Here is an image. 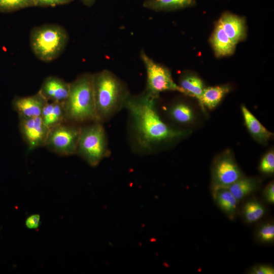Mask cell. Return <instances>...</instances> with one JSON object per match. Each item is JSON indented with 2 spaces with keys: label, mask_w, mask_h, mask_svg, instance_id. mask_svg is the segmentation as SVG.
Masks as SVG:
<instances>
[{
  "label": "cell",
  "mask_w": 274,
  "mask_h": 274,
  "mask_svg": "<svg viewBox=\"0 0 274 274\" xmlns=\"http://www.w3.org/2000/svg\"><path fill=\"white\" fill-rule=\"evenodd\" d=\"M156 98L147 92L127 97L124 108L129 114L133 147L142 153H150L162 144L183 137L186 132L170 127L159 116Z\"/></svg>",
  "instance_id": "cell-1"
},
{
  "label": "cell",
  "mask_w": 274,
  "mask_h": 274,
  "mask_svg": "<svg viewBox=\"0 0 274 274\" xmlns=\"http://www.w3.org/2000/svg\"><path fill=\"white\" fill-rule=\"evenodd\" d=\"M93 83L97 120L102 123L124 108L129 94L121 82L108 70L93 74Z\"/></svg>",
  "instance_id": "cell-2"
},
{
  "label": "cell",
  "mask_w": 274,
  "mask_h": 274,
  "mask_svg": "<svg viewBox=\"0 0 274 274\" xmlns=\"http://www.w3.org/2000/svg\"><path fill=\"white\" fill-rule=\"evenodd\" d=\"M63 105L65 119L67 122L81 125L98 122L93 74H83L70 83L69 94Z\"/></svg>",
  "instance_id": "cell-3"
},
{
  "label": "cell",
  "mask_w": 274,
  "mask_h": 274,
  "mask_svg": "<svg viewBox=\"0 0 274 274\" xmlns=\"http://www.w3.org/2000/svg\"><path fill=\"white\" fill-rule=\"evenodd\" d=\"M68 40L64 27L57 24H45L34 28L30 35V45L39 59L51 61L63 52Z\"/></svg>",
  "instance_id": "cell-4"
},
{
  "label": "cell",
  "mask_w": 274,
  "mask_h": 274,
  "mask_svg": "<svg viewBox=\"0 0 274 274\" xmlns=\"http://www.w3.org/2000/svg\"><path fill=\"white\" fill-rule=\"evenodd\" d=\"M105 129L99 122L81 126L76 154L92 166L109 154Z\"/></svg>",
  "instance_id": "cell-5"
},
{
  "label": "cell",
  "mask_w": 274,
  "mask_h": 274,
  "mask_svg": "<svg viewBox=\"0 0 274 274\" xmlns=\"http://www.w3.org/2000/svg\"><path fill=\"white\" fill-rule=\"evenodd\" d=\"M81 125L67 122L49 129L46 147L61 156L76 154Z\"/></svg>",
  "instance_id": "cell-6"
},
{
  "label": "cell",
  "mask_w": 274,
  "mask_h": 274,
  "mask_svg": "<svg viewBox=\"0 0 274 274\" xmlns=\"http://www.w3.org/2000/svg\"><path fill=\"white\" fill-rule=\"evenodd\" d=\"M141 57L147 73L146 92L157 98L160 93L165 91H176L184 94V90L174 81L170 71L155 62L144 51Z\"/></svg>",
  "instance_id": "cell-7"
},
{
  "label": "cell",
  "mask_w": 274,
  "mask_h": 274,
  "mask_svg": "<svg viewBox=\"0 0 274 274\" xmlns=\"http://www.w3.org/2000/svg\"><path fill=\"white\" fill-rule=\"evenodd\" d=\"M243 176L232 154L229 151L215 160L212 170V190L228 187Z\"/></svg>",
  "instance_id": "cell-8"
},
{
  "label": "cell",
  "mask_w": 274,
  "mask_h": 274,
  "mask_svg": "<svg viewBox=\"0 0 274 274\" xmlns=\"http://www.w3.org/2000/svg\"><path fill=\"white\" fill-rule=\"evenodd\" d=\"M19 131L28 150L31 151L44 146L49 128L41 117L19 118Z\"/></svg>",
  "instance_id": "cell-9"
},
{
  "label": "cell",
  "mask_w": 274,
  "mask_h": 274,
  "mask_svg": "<svg viewBox=\"0 0 274 274\" xmlns=\"http://www.w3.org/2000/svg\"><path fill=\"white\" fill-rule=\"evenodd\" d=\"M47 101L38 91L28 96H16L12 105L19 118H34L41 117L43 108Z\"/></svg>",
  "instance_id": "cell-10"
},
{
  "label": "cell",
  "mask_w": 274,
  "mask_h": 274,
  "mask_svg": "<svg viewBox=\"0 0 274 274\" xmlns=\"http://www.w3.org/2000/svg\"><path fill=\"white\" fill-rule=\"evenodd\" d=\"M70 87V83L55 76L46 78L39 92L48 101L64 103L67 99Z\"/></svg>",
  "instance_id": "cell-11"
},
{
  "label": "cell",
  "mask_w": 274,
  "mask_h": 274,
  "mask_svg": "<svg viewBox=\"0 0 274 274\" xmlns=\"http://www.w3.org/2000/svg\"><path fill=\"white\" fill-rule=\"evenodd\" d=\"M219 23L232 41L236 45L245 35L244 20L233 14L226 13L220 18Z\"/></svg>",
  "instance_id": "cell-12"
},
{
  "label": "cell",
  "mask_w": 274,
  "mask_h": 274,
  "mask_svg": "<svg viewBox=\"0 0 274 274\" xmlns=\"http://www.w3.org/2000/svg\"><path fill=\"white\" fill-rule=\"evenodd\" d=\"M245 125L252 136L259 143H267L273 135V133L268 130L244 105L241 107Z\"/></svg>",
  "instance_id": "cell-13"
},
{
  "label": "cell",
  "mask_w": 274,
  "mask_h": 274,
  "mask_svg": "<svg viewBox=\"0 0 274 274\" xmlns=\"http://www.w3.org/2000/svg\"><path fill=\"white\" fill-rule=\"evenodd\" d=\"M41 117L49 129L66 122L63 103L47 101L43 108Z\"/></svg>",
  "instance_id": "cell-14"
},
{
  "label": "cell",
  "mask_w": 274,
  "mask_h": 274,
  "mask_svg": "<svg viewBox=\"0 0 274 274\" xmlns=\"http://www.w3.org/2000/svg\"><path fill=\"white\" fill-rule=\"evenodd\" d=\"M213 198L219 208L231 220L235 217L238 200L228 188H220L212 191Z\"/></svg>",
  "instance_id": "cell-15"
},
{
  "label": "cell",
  "mask_w": 274,
  "mask_h": 274,
  "mask_svg": "<svg viewBox=\"0 0 274 274\" xmlns=\"http://www.w3.org/2000/svg\"><path fill=\"white\" fill-rule=\"evenodd\" d=\"M211 44L216 55L218 56L232 54L235 49L234 44L218 22L211 39Z\"/></svg>",
  "instance_id": "cell-16"
},
{
  "label": "cell",
  "mask_w": 274,
  "mask_h": 274,
  "mask_svg": "<svg viewBox=\"0 0 274 274\" xmlns=\"http://www.w3.org/2000/svg\"><path fill=\"white\" fill-rule=\"evenodd\" d=\"M229 90L230 87L227 85L204 88L201 96L203 110L204 107L210 110L215 108Z\"/></svg>",
  "instance_id": "cell-17"
},
{
  "label": "cell",
  "mask_w": 274,
  "mask_h": 274,
  "mask_svg": "<svg viewBox=\"0 0 274 274\" xmlns=\"http://www.w3.org/2000/svg\"><path fill=\"white\" fill-rule=\"evenodd\" d=\"M258 181L255 178L243 176L228 189L236 199L239 201L255 191L258 187Z\"/></svg>",
  "instance_id": "cell-18"
},
{
  "label": "cell",
  "mask_w": 274,
  "mask_h": 274,
  "mask_svg": "<svg viewBox=\"0 0 274 274\" xmlns=\"http://www.w3.org/2000/svg\"><path fill=\"white\" fill-rule=\"evenodd\" d=\"M180 86L184 90V94L196 98L202 107L201 96L204 88L202 81L195 76H187L183 78Z\"/></svg>",
  "instance_id": "cell-19"
},
{
  "label": "cell",
  "mask_w": 274,
  "mask_h": 274,
  "mask_svg": "<svg viewBox=\"0 0 274 274\" xmlns=\"http://www.w3.org/2000/svg\"><path fill=\"white\" fill-rule=\"evenodd\" d=\"M194 0H148L144 6L155 11L174 10L191 6Z\"/></svg>",
  "instance_id": "cell-20"
},
{
  "label": "cell",
  "mask_w": 274,
  "mask_h": 274,
  "mask_svg": "<svg viewBox=\"0 0 274 274\" xmlns=\"http://www.w3.org/2000/svg\"><path fill=\"white\" fill-rule=\"evenodd\" d=\"M169 114L174 121L181 124L190 123L194 118L191 108L183 102H179L173 106L169 110Z\"/></svg>",
  "instance_id": "cell-21"
},
{
  "label": "cell",
  "mask_w": 274,
  "mask_h": 274,
  "mask_svg": "<svg viewBox=\"0 0 274 274\" xmlns=\"http://www.w3.org/2000/svg\"><path fill=\"white\" fill-rule=\"evenodd\" d=\"M264 206L256 200H250L244 205L243 216L246 221L249 223L260 220L265 214Z\"/></svg>",
  "instance_id": "cell-22"
},
{
  "label": "cell",
  "mask_w": 274,
  "mask_h": 274,
  "mask_svg": "<svg viewBox=\"0 0 274 274\" xmlns=\"http://www.w3.org/2000/svg\"><path fill=\"white\" fill-rule=\"evenodd\" d=\"M34 7L32 0H0V12H10Z\"/></svg>",
  "instance_id": "cell-23"
},
{
  "label": "cell",
  "mask_w": 274,
  "mask_h": 274,
  "mask_svg": "<svg viewBox=\"0 0 274 274\" xmlns=\"http://www.w3.org/2000/svg\"><path fill=\"white\" fill-rule=\"evenodd\" d=\"M256 237L261 243L269 244L274 241V224L267 222L262 224L257 230Z\"/></svg>",
  "instance_id": "cell-24"
},
{
  "label": "cell",
  "mask_w": 274,
  "mask_h": 274,
  "mask_svg": "<svg viewBox=\"0 0 274 274\" xmlns=\"http://www.w3.org/2000/svg\"><path fill=\"white\" fill-rule=\"evenodd\" d=\"M259 170L265 174H272L274 172V152L271 150L267 152L261 160Z\"/></svg>",
  "instance_id": "cell-25"
},
{
  "label": "cell",
  "mask_w": 274,
  "mask_h": 274,
  "mask_svg": "<svg viewBox=\"0 0 274 274\" xmlns=\"http://www.w3.org/2000/svg\"><path fill=\"white\" fill-rule=\"evenodd\" d=\"M34 7H55L67 4L74 0H32Z\"/></svg>",
  "instance_id": "cell-26"
},
{
  "label": "cell",
  "mask_w": 274,
  "mask_h": 274,
  "mask_svg": "<svg viewBox=\"0 0 274 274\" xmlns=\"http://www.w3.org/2000/svg\"><path fill=\"white\" fill-rule=\"evenodd\" d=\"M251 274H273L274 268L269 265L258 264L253 266L249 271Z\"/></svg>",
  "instance_id": "cell-27"
},
{
  "label": "cell",
  "mask_w": 274,
  "mask_h": 274,
  "mask_svg": "<svg viewBox=\"0 0 274 274\" xmlns=\"http://www.w3.org/2000/svg\"><path fill=\"white\" fill-rule=\"evenodd\" d=\"M263 196L266 201L270 204L274 203V183L270 182L263 190Z\"/></svg>",
  "instance_id": "cell-28"
},
{
  "label": "cell",
  "mask_w": 274,
  "mask_h": 274,
  "mask_svg": "<svg viewBox=\"0 0 274 274\" xmlns=\"http://www.w3.org/2000/svg\"><path fill=\"white\" fill-rule=\"evenodd\" d=\"M40 216L38 214H33L29 216L25 221L26 227L29 229H36L40 225Z\"/></svg>",
  "instance_id": "cell-29"
},
{
  "label": "cell",
  "mask_w": 274,
  "mask_h": 274,
  "mask_svg": "<svg viewBox=\"0 0 274 274\" xmlns=\"http://www.w3.org/2000/svg\"><path fill=\"white\" fill-rule=\"evenodd\" d=\"M95 1V0H81L83 4L88 7L91 6L94 4Z\"/></svg>",
  "instance_id": "cell-30"
}]
</instances>
